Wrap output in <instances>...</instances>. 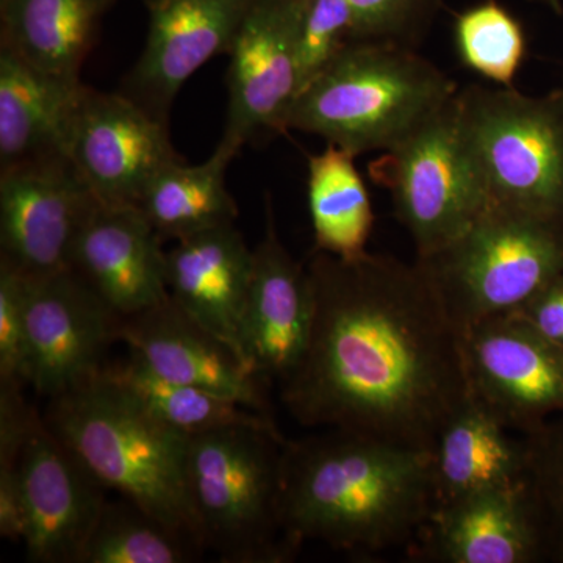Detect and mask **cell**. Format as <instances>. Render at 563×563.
<instances>
[{"mask_svg":"<svg viewBox=\"0 0 563 563\" xmlns=\"http://www.w3.org/2000/svg\"><path fill=\"white\" fill-rule=\"evenodd\" d=\"M312 329L280 383L303 428L342 429L431 451L470 398L462 333L420 263L314 251Z\"/></svg>","mask_w":563,"mask_h":563,"instance_id":"1","label":"cell"},{"mask_svg":"<svg viewBox=\"0 0 563 563\" xmlns=\"http://www.w3.org/2000/svg\"><path fill=\"white\" fill-rule=\"evenodd\" d=\"M435 509L431 451L342 429L285 443L280 520L295 551L306 540L351 553L412 544Z\"/></svg>","mask_w":563,"mask_h":563,"instance_id":"2","label":"cell"},{"mask_svg":"<svg viewBox=\"0 0 563 563\" xmlns=\"http://www.w3.org/2000/svg\"><path fill=\"white\" fill-rule=\"evenodd\" d=\"M43 417L103 487L203 550L188 501V437L154 417L106 368L49 399Z\"/></svg>","mask_w":563,"mask_h":563,"instance_id":"3","label":"cell"},{"mask_svg":"<svg viewBox=\"0 0 563 563\" xmlns=\"http://www.w3.org/2000/svg\"><path fill=\"white\" fill-rule=\"evenodd\" d=\"M457 91L443 70L401 44L352 41L299 92L285 129L313 133L355 157L384 152Z\"/></svg>","mask_w":563,"mask_h":563,"instance_id":"4","label":"cell"},{"mask_svg":"<svg viewBox=\"0 0 563 563\" xmlns=\"http://www.w3.org/2000/svg\"><path fill=\"white\" fill-rule=\"evenodd\" d=\"M279 429L233 426L188 437V501L203 550L229 563H279L296 551L280 520Z\"/></svg>","mask_w":563,"mask_h":563,"instance_id":"5","label":"cell"},{"mask_svg":"<svg viewBox=\"0 0 563 563\" xmlns=\"http://www.w3.org/2000/svg\"><path fill=\"white\" fill-rule=\"evenodd\" d=\"M461 331L512 313L563 273V224L488 203L463 235L418 258Z\"/></svg>","mask_w":563,"mask_h":563,"instance_id":"6","label":"cell"},{"mask_svg":"<svg viewBox=\"0 0 563 563\" xmlns=\"http://www.w3.org/2000/svg\"><path fill=\"white\" fill-rule=\"evenodd\" d=\"M457 106L490 202L563 224V91L470 87Z\"/></svg>","mask_w":563,"mask_h":563,"instance_id":"7","label":"cell"},{"mask_svg":"<svg viewBox=\"0 0 563 563\" xmlns=\"http://www.w3.org/2000/svg\"><path fill=\"white\" fill-rule=\"evenodd\" d=\"M369 173L390 192L418 258L457 240L490 203L463 133L457 95L417 131L384 151L369 165Z\"/></svg>","mask_w":563,"mask_h":563,"instance_id":"8","label":"cell"},{"mask_svg":"<svg viewBox=\"0 0 563 563\" xmlns=\"http://www.w3.org/2000/svg\"><path fill=\"white\" fill-rule=\"evenodd\" d=\"M27 385L52 399L106 368V352L120 342L121 317L79 274L25 276Z\"/></svg>","mask_w":563,"mask_h":563,"instance_id":"9","label":"cell"},{"mask_svg":"<svg viewBox=\"0 0 563 563\" xmlns=\"http://www.w3.org/2000/svg\"><path fill=\"white\" fill-rule=\"evenodd\" d=\"M66 157L92 196L109 206H139L155 174L184 161L168 121L128 95L81 88L70 122Z\"/></svg>","mask_w":563,"mask_h":563,"instance_id":"10","label":"cell"},{"mask_svg":"<svg viewBox=\"0 0 563 563\" xmlns=\"http://www.w3.org/2000/svg\"><path fill=\"white\" fill-rule=\"evenodd\" d=\"M98 199L62 155L0 168V261L29 277L73 269V251Z\"/></svg>","mask_w":563,"mask_h":563,"instance_id":"11","label":"cell"},{"mask_svg":"<svg viewBox=\"0 0 563 563\" xmlns=\"http://www.w3.org/2000/svg\"><path fill=\"white\" fill-rule=\"evenodd\" d=\"M470 395L510 429L528 433L563 413V352L512 313L462 332Z\"/></svg>","mask_w":563,"mask_h":563,"instance_id":"12","label":"cell"},{"mask_svg":"<svg viewBox=\"0 0 563 563\" xmlns=\"http://www.w3.org/2000/svg\"><path fill=\"white\" fill-rule=\"evenodd\" d=\"M20 479L29 561L79 563L106 509V487L36 409L22 448Z\"/></svg>","mask_w":563,"mask_h":563,"instance_id":"13","label":"cell"},{"mask_svg":"<svg viewBox=\"0 0 563 563\" xmlns=\"http://www.w3.org/2000/svg\"><path fill=\"white\" fill-rule=\"evenodd\" d=\"M298 0H250L228 54L229 110L222 140L242 147L284 132L298 98Z\"/></svg>","mask_w":563,"mask_h":563,"instance_id":"14","label":"cell"},{"mask_svg":"<svg viewBox=\"0 0 563 563\" xmlns=\"http://www.w3.org/2000/svg\"><path fill=\"white\" fill-rule=\"evenodd\" d=\"M146 46L129 74L125 95L161 120L192 74L231 49L250 0H144Z\"/></svg>","mask_w":563,"mask_h":563,"instance_id":"15","label":"cell"},{"mask_svg":"<svg viewBox=\"0 0 563 563\" xmlns=\"http://www.w3.org/2000/svg\"><path fill=\"white\" fill-rule=\"evenodd\" d=\"M120 342L129 355L165 379L195 385L269 413L261 374L174 302L121 318Z\"/></svg>","mask_w":563,"mask_h":563,"instance_id":"16","label":"cell"},{"mask_svg":"<svg viewBox=\"0 0 563 563\" xmlns=\"http://www.w3.org/2000/svg\"><path fill=\"white\" fill-rule=\"evenodd\" d=\"M313 292L309 272L285 250L266 202V229L252 269L242 318V344L263 379L284 383L301 361L312 329Z\"/></svg>","mask_w":563,"mask_h":563,"instance_id":"17","label":"cell"},{"mask_svg":"<svg viewBox=\"0 0 563 563\" xmlns=\"http://www.w3.org/2000/svg\"><path fill=\"white\" fill-rule=\"evenodd\" d=\"M162 236L139 206L96 202L73 251V272L120 314L132 317L169 298Z\"/></svg>","mask_w":563,"mask_h":563,"instance_id":"18","label":"cell"},{"mask_svg":"<svg viewBox=\"0 0 563 563\" xmlns=\"http://www.w3.org/2000/svg\"><path fill=\"white\" fill-rule=\"evenodd\" d=\"M251 269L252 251L233 222L177 240L166 252V284L174 302L247 365L242 318Z\"/></svg>","mask_w":563,"mask_h":563,"instance_id":"19","label":"cell"},{"mask_svg":"<svg viewBox=\"0 0 563 563\" xmlns=\"http://www.w3.org/2000/svg\"><path fill=\"white\" fill-rule=\"evenodd\" d=\"M418 558L442 563H532L542 537L525 485L495 488L439 507L418 537Z\"/></svg>","mask_w":563,"mask_h":563,"instance_id":"20","label":"cell"},{"mask_svg":"<svg viewBox=\"0 0 563 563\" xmlns=\"http://www.w3.org/2000/svg\"><path fill=\"white\" fill-rule=\"evenodd\" d=\"M81 88V81L52 76L2 44L0 168L52 155L66 157Z\"/></svg>","mask_w":563,"mask_h":563,"instance_id":"21","label":"cell"},{"mask_svg":"<svg viewBox=\"0 0 563 563\" xmlns=\"http://www.w3.org/2000/svg\"><path fill=\"white\" fill-rule=\"evenodd\" d=\"M432 474L437 509L474 493L521 487L523 439H515L487 406L470 395L437 439Z\"/></svg>","mask_w":563,"mask_h":563,"instance_id":"22","label":"cell"},{"mask_svg":"<svg viewBox=\"0 0 563 563\" xmlns=\"http://www.w3.org/2000/svg\"><path fill=\"white\" fill-rule=\"evenodd\" d=\"M240 147L218 143L201 165L172 163L155 174L139 207L162 240H181L195 233L235 222L239 209L225 187V172Z\"/></svg>","mask_w":563,"mask_h":563,"instance_id":"23","label":"cell"},{"mask_svg":"<svg viewBox=\"0 0 563 563\" xmlns=\"http://www.w3.org/2000/svg\"><path fill=\"white\" fill-rule=\"evenodd\" d=\"M101 10L96 0H2V44L52 76L81 81Z\"/></svg>","mask_w":563,"mask_h":563,"instance_id":"24","label":"cell"},{"mask_svg":"<svg viewBox=\"0 0 563 563\" xmlns=\"http://www.w3.org/2000/svg\"><path fill=\"white\" fill-rule=\"evenodd\" d=\"M307 191L314 251L343 261L366 254L374 213L355 155L325 143L324 151L309 157Z\"/></svg>","mask_w":563,"mask_h":563,"instance_id":"25","label":"cell"},{"mask_svg":"<svg viewBox=\"0 0 563 563\" xmlns=\"http://www.w3.org/2000/svg\"><path fill=\"white\" fill-rule=\"evenodd\" d=\"M106 369L154 417L181 435L195 437L233 426L277 429L272 415L195 385L165 379L132 355L124 362L106 365Z\"/></svg>","mask_w":563,"mask_h":563,"instance_id":"26","label":"cell"},{"mask_svg":"<svg viewBox=\"0 0 563 563\" xmlns=\"http://www.w3.org/2000/svg\"><path fill=\"white\" fill-rule=\"evenodd\" d=\"M199 551L201 548L135 504H106L79 563H185L192 561Z\"/></svg>","mask_w":563,"mask_h":563,"instance_id":"27","label":"cell"},{"mask_svg":"<svg viewBox=\"0 0 563 563\" xmlns=\"http://www.w3.org/2000/svg\"><path fill=\"white\" fill-rule=\"evenodd\" d=\"M454 35L459 57L470 69L499 87H512L526 40L509 11L495 2L466 10L455 20Z\"/></svg>","mask_w":563,"mask_h":563,"instance_id":"28","label":"cell"},{"mask_svg":"<svg viewBox=\"0 0 563 563\" xmlns=\"http://www.w3.org/2000/svg\"><path fill=\"white\" fill-rule=\"evenodd\" d=\"M525 487L542 537L543 559L563 562V413L525 433Z\"/></svg>","mask_w":563,"mask_h":563,"instance_id":"29","label":"cell"},{"mask_svg":"<svg viewBox=\"0 0 563 563\" xmlns=\"http://www.w3.org/2000/svg\"><path fill=\"white\" fill-rule=\"evenodd\" d=\"M352 41H355V20L344 0H298L296 58L299 92L312 84Z\"/></svg>","mask_w":563,"mask_h":563,"instance_id":"30","label":"cell"},{"mask_svg":"<svg viewBox=\"0 0 563 563\" xmlns=\"http://www.w3.org/2000/svg\"><path fill=\"white\" fill-rule=\"evenodd\" d=\"M0 384L27 385L25 276L0 261Z\"/></svg>","mask_w":563,"mask_h":563,"instance_id":"31","label":"cell"},{"mask_svg":"<svg viewBox=\"0 0 563 563\" xmlns=\"http://www.w3.org/2000/svg\"><path fill=\"white\" fill-rule=\"evenodd\" d=\"M355 20V41L402 44L421 0H344Z\"/></svg>","mask_w":563,"mask_h":563,"instance_id":"32","label":"cell"},{"mask_svg":"<svg viewBox=\"0 0 563 563\" xmlns=\"http://www.w3.org/2000/svg\"><path fill=\"white\" fill-rule=\"evenodd\" d=\"M512 314L563 352V273Z\"/></svg>","mask_w":563,"mask_h":563,"instance_id":"33","label":"cell"},{"mask_svg":"<svg viewBox=\"0 0 563 563\" xmlns=\"http://www.w3.org/2000/svg\"><path fill=\"white\" fill-rule=\"evenodd\" d=\"M107 2H109V0H96V3H98L101 9L107 5Z\"/></svg>","mask_w":563,"mask_h":563,"instance_id":"34","label":"cell"},{"mask_svg":"<svg viewBox=\"0 0 563 563\" xmlns=\"http://www.w3.org/2000/svg\"><path fill=\"white\" fill-rule=\"evenodd\" d=\"M544 2L550 3V5H554V7L559 5V0H544Z\"/></svg>","mask_w":563,"mask_h":563,"instance_id":"35","label":"cell"}]
</instances>
